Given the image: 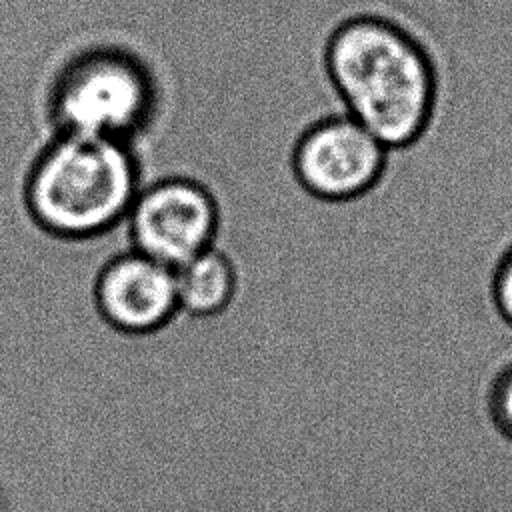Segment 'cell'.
<instances>
[{"label": "cell", "instance_id": "obj_9", "mask_svg": "<svg viewBox=\"0 0 512 512\" xmlns=\"http://www.w3.org/2000/svg\"><path fill=\"white\" fill-rule=\"evenodd\" d=\"M490 294L494 310L498 312L502 322L512 328V248L506 250L494 270Z\"/></svg>", "mask_w": 512, "mask_h": 512}, {"label": "cell", "instance_id": "obj_1", "mask_svg": "<svg viewBox=\"0 0 512 512\" xmlns=\"http://www.w3.org/2000/svg\"><path fill=\"white\" fill-rule=\"evenodd\" d=\"M326 80L342 112L390 152L414 146L438 106V72L420 32L386 10L336 24L322 52Z\"/></svg>", "mask_w": 512, "mask_h": 512}, {"label": "cell", "instance_id": "obj_5", "mask_svg": "<svg viewBox=\"0 0 512 512\" xmlns=\"http://www.w3.org/2000/svg\"><path fill=\"white\" fill-rule=\"evenodd\" d=\"M390 150L344 112L312 122L290 154L296 184L314 200L342 204L372 192L386 174Z\"/></svg>", "mask_w": 512, "mask_h": 512}, {"label": "cell", "instance_id": "obj_8", "mask_svg": "<svg viewBox=\"0 0 512 512\" xmlns=\"http://www.w3.org/2000/svg\"><path fill=\"white\" fill-rule=\"evenodd\" d=\"M486 412L494 430L512 444V362L492 378L486 394Z\"/></svg>", "mask_w": 512, "mask_h": 512}, {"label": "cell", "instance_id": "obj_7", "mask_svg": "<svg viewBox=\"0 0 512 512\" xmlns=\"http://www.w3.org/2000/svg\"><path fill=\"white\" fill-rule=\"evenodd\" d=\"M174 272L178 308L192 318L220 316L238 296V266L218 244L196 254Z\"/></svg>", "mask_w": 512, "mask_h": 512}, {"label": "cell", "instance_id": "obj_4", "mask_svg": "<svg viewBox=\"0 0 512 512\" xmlns=\"http://www.w3.org/2000/svg\"><path fill=\"white\" fill-rule=\"evenodd\" d=\"M134 250L178 268L216 246L222 208L208 184L186 174H168L142 184L126 216Z\"/></svg>", "mask_w": 512, "mask_h": 512}, {"label": "cell", "instance_id": "obj_6", "mask_svg": "<svg viewBox=\"0 0 512 512\" xmlns=\"http://www.w3.org/2000/svg\"><path fill=\"white\" fill-rule=\"evenodd\" d=\"M92 298L108 328L136 338L168 328L180 312L174 268L134 248L104 262Z\"/></svg>", "mask_w": 512, "mask_h": 512}, {"label": "cell", "instance_id": "obj_3", "mask_svg": "<svg viewBox=\"0 0 512 512\" xmlns=\"http://www.w3.org/2000/svg\"><path fill=\"white\" fill-rule=\"evenodd\" d=\"M160 80L152 64L128 46L100 42L68 56L48 76L42 112L52 132L134 144L158 118Z\"/></svg>", "mask_w": 512, "mask_h": 512}, {"label": "cell", "instance_id": "obj_2", "mask_svg": "<svg viewBox=\"0 0 512 512\" xmlns=\"http://www.w3.org/2000/svg\"><path fill=\"white\" fill-rule=\"evenodd\" d=\"M142 188L134 144L52 132L22 176V206L32 226L56 240L86 242L112 232Z\"/></svg>", "mask_w": 512, "mask_h": 512}]
</instances>
